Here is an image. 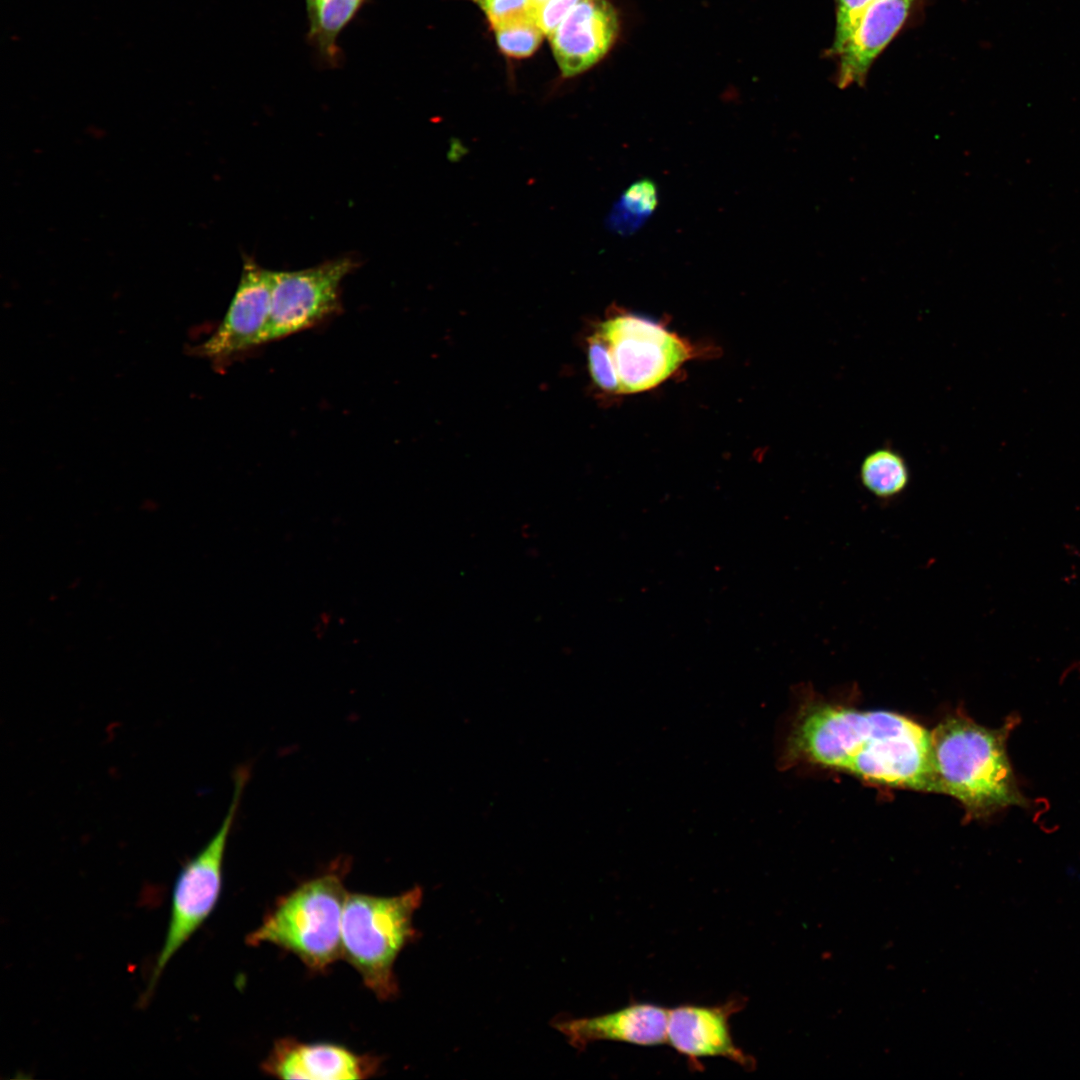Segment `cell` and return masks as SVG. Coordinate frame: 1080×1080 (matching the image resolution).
<instances>
[{
    "instance_id": "21",
    "label": "cell",
    "mask_w": 1080,
    "mask_h": 1080,
    "mask_svg": "<svg viewBox=\"0 0 1080 1080\" xmlns=\"http://www.w3.org/2000/svg\"><path fill=\"white\" fill-rule=\"evenodd\" d=\"M581 0H545L537 13V24L544 35L549 37L568 13Z\"/></svg>"
},
{
    "instance_id": "3",
    "label": "cell",
    "mask_w": 1080,
    "mask_h": 1080,
    "mask_svg": "<svg viewBox=\"0 0 1080 1080\" xmlns=\"http://www.w3.org/2000/svg\"><path fill=\"white\" fill-rule=\"evenodd\" d=\"M349 870V859L337 858L325 871L279 897L248 934V945H274L312 971L327 970L342 958V916L348 895L344 882Z\"/></svg>"
},
{
    "instance_id": "5",
    "label": "cell",
    "mask_w": 1080,
    "mask_h": 1080,
    "mask_svg": "<svg viewBox=\"0 0 1080 1080\" xmlns=\"http://www.w3.org/2000/svg\"><path fill=\"white\" fill-rule=\"evenodd\" d=\"M250 777L247 765L233 774L234 789L221 826L206 846L186 862L175 880L167 933L156 960L146 994L150 995L165 966L213 912L222 888V870L228 837Z\"/></svg>"
},
{
    "instance_id": "18",
    "label": "cell",
    "mask_w": 1080,
    "mask_h": 1080,
    "mask_svg": "<svg viewBox=\"0 0 1080 1080\" xmlns=\"http://www.w3.org/2000/svg\"><path fill=\"white\" fill-rule=\"evenodd\" d=\"M587 358L592 380L600 390L619 394V381L609 347L598 331L588 339Z\"/></svg>"
},
{
    "instance_id": "16",
    "label": "cell",
    "mask_w": 1080,
    "mask_h": 1080,
    "mask_svg": "<svg viewBox=\"0 0 1080 1080\" xmlns=\"http://www.w3.org/2000/svg\"><path fill=\"white\" fill-rule=\"evenodd\" d=\"M658 204V190L650 179L632 183L612 206L606 220L611 232L630 236L653 214Z\"/></svg>"
},
{
    "instance_id": "13",
    "label": "cell",
    "mask_w": 1080,
    "mask_h": 1080,
    "mask_svg": "<svg viewBox=\"0 0 1080 1080\" xmlns=\"http://www.w3.org/2000/svg\"><path fill=\"white\" fill-rule=\"evenodd\" d=\"M668 1009L652 1003L634 1002L610 1013L554 1024L577 1049L596 1041H615L639 1046L667 1042Z\"/></svg>"
},
{
    "instance_id": "2",
    "label": "cell",
    "mask_w": 1080,
    "mask_h": 1080,
    "mask_svg": "<svg viewBox=\"0 0 1080 1080\" xmlns=\"http://www.w3.org/2000/svg\"><path fill=\"white\" fill-rule=\"evenodd\" d=\"M1017 721L1009 717L1002 726L989 728L957 712L931 730L937 793L958 800L969 818L1028 804L1007 754V740Z\"/></svg>"
},
{
    "instance_id": "17",
    "label": "cell",
    "mask_w": 1080,
    "mask_h": 1080,
    "mask_svg": "<svg viewBox=\"0 0 1080 1080\" xmlns=\"http://www.w3.org/2000/svg\"><path fill=\"white\" fill-rule=\"evenodd\" d=\"M494 29L499 49L509 57L523 58L535 52L544 36L535 19L509 22Z\"/></svg>"
},
{
    "instance_id": "8",
    "label": "cell",
    "mask_w": 1080,
    "mask_h": 1080,
    "mask_svg": "<svg viewBox=\"0 0 1080 1080\" xmlns=\"http://www.w3.org/2000/svg\"><path fill=\"white\" fill-rule=\"evenodd\" d=\"M744 1006L745 999L735 997L717 1005L668 1009L667 1043L695 1070L703 1069L702 1058L723 1057L751 1071L756 1061L735 1044L730 1029V1018Z\"/></svg>"
},
{
    "instance_id": "11",
    "label": "cell",
    "mask_w": 1080,
    "mask_h": 1080,
    "mask_svg": "<svg viewBox=\"0 0 1080 1080\" xmlns=\"http://www.w3.org/2000/svg\"><path fill=\"white\" fill-rule=\"evenodd\" d=\"M619 20L607 0H581L548 37L563 78L593 67L616 40Z\"/></svg>"
},
{
    "instance_id": "22",
    "label": "cell",
    "mask_w": 1080,
    "mask_h": 1080,
    "mask_svg": "<svg viewBox=\"0 0 1080 1080\" xmlns=\"http://www.w3.org/2000/svg\"><path fill=\"white\" fill-rule=\"evenodd\" d=\"M317 2H318V0H305V4H306V11H307L308 19H309V18H310V17L312 16V14L314 13V10H315V7H316V4H317Z\"/></svg>"
},
{
    "instance_id": "1",
    "label": "cell",
    "mask_w": 1080,
    "mask_h": 1080,
    "mask_svg": "<svg viewBox=\"0 0 1080 1080\" xmlns=\"http://www.w3.org/2000/svg\"><path fill=\"white\" fill-rule=\"evenodd\" d=\"M777 766L812 765L873 784L937 793L931 731L890 711H861L799 689Z\"/></svg>"
},
{
    "instance_id": "12",
    "label": "cell",
    "mask_w": 1080,
    "mask_h": 1080,
    "mask_svg": "<svg viewBox=\"0 0 1080 1080\" xmlns=\"http://www.w3.org/2000/svg\"><path fill=\"white\" fill-rule=\"evenodd\" d=\"M919 0H875L858 16L848 37L832 56L838 88L863 87L875 59L899 33Z\"/></svg>"
},
{
    "instance_id": "23",
    "label": "cell",
    "mask_w": 1080,
    "mask_h": 1080,
    "mask_svg": "<svg viewBox=\"0 0 1080 1080\" xmlns=\"http://www.w3.org/2000/svg\"><path fill=\"white\" fill-rule=\"evenodd\" d=\"M535 1H536V2H537V3L539 4V6H540V4H541V3H543V2L545 1V0H535Z\"/></svg>"
},
{
    "instance_id": "6",
    "label": "cell",
    "mask_w": 1080,
    "mask_h": 1080,
    "mask_svg": "<svg viewBox=\"0 0 1080 1080\" xmlns=\"http://www.w3.org/2000/svg\"><path fill=\"white\" fill-rule=\"evenodd\" d=\"M597 331L608 344L620 394L655 388L702 352L663 324L631 312L614 313Z\"/></svg>"
},
{
    "instance_id": "7",
    "label": "cell",
    "mask_w": 1080,
    "mask_h": 1080,
    "mask_svg": "<svg viewBox=\"0 0 1080 1080\" xmlns=\"http://www.w3.org/2000/svg\"><path fill=\"white\" fill-rule=\"evenodd\" d=\"M340 257L295 271H273L270 315L261 345L312 328L341 310L342 281L355 269Z\"/></svg>"
},
{
    "instance_id": "19",
    "label": "cell",
    "mask_w": 1080,
    "mask_h": 1080,
    "mask_svg": "<svg viewBox=\"0 0 1080 1080\" xmlns=\"http://www.w3.org/2000/svg\"><path fill=\"white\" fill-rule=\"evenodd\" d=\"M485 13L492 28L522 20L535 19L539 4L535 0H473Z\"/></svg>"
},
{
    "instance_id": "14",
    "label": "cell",
    "mask_w": 1080,
    "mask_h": 1080,
    "mask_svg": "<svg viewBox=\"0 0 1080 1080\" xmlns=\"http://www.w3.org/2000/svg\"><path fill=\"white\" fill-rule=\"evenodd\" d=\"M862 486L880 502H891L902 496L911 480L905 457L894 447L885 444L870 451L859 467Z\"/></svg>"
},
{
    "instance_id": "10",
    "label": "cell",
    "mask_w": 1080,
    "mask_h": 1080,
    "mask_svg": "<svg viewBox=\"0 0 1080 1080\" xmlns=\"http://www.w3.org/2000/svg\"><path fill=\"white\" fill-rule=\"evenodd\" d=\"M381 1059L358 1054L342 1045L307 1043L293 1038L274 1042L262 1063V1070L281 1079L344 1080L366 1079L377 1074Z\"/></svg>"
},
{
    "instance_id": "4",
    "label": "cell",
    "mask_w": 1080,
    "mask_h": 1080,
    "mask_svg": "<svg viewBox=\"0 0 1080 1080\" xmlns=\"http://www.w3.org/2000/svg\"><path fill=\"white\" fill-rule=\"evenodd\" d=\"M422 897L420 887L395 896L347 895L341 927L342 959L379 1000H392L399 993L394 964L417 936L413 915Z\"/></svg>"
},
{
    "instance_id": "9",
    "label": "cell",
    "mask_w": 1080,
    "mask_h": 1080,
    "mask_svg": "<svg viewBox=\"0 0 1080 1080\" xmlns=\"http://www.w3.org/2000/svg\"><path fill=\"white\" fill-rule=\"evenodd\" d=\"M272 272L245 258L230 306L215 332L199 346V354L227 360L261 345L270 315Z\"/></svg>"
},
{
    "instance_id": "15",
    "label": "cell",
    "mask_w": 1080,
    "mask_h": 1080,
    "mask_svg": "<svg viewBox=\"0 0 1080 1080\" xmlns=\"http://www.w3.org/2000/svg\"><path fill=\"white\" fill-rule=\"evenodd\" d=\"M365 0H318L309 18L308 39L320 59L332 66L342 58L338 37L352 21Z\"/></svg>"
},
{
    "instance_id": "20",
    "label": "cell",
    "mask_w": 1080,
    "mask_h": 1080,
    "mask_svg": "<svg viewBox=\"0 0 1080 1080\" xmlns=\"http://www.w3.org/2000/svg\"><path fill=\"white\" fill-rule=\"evenodd\" d=\"M875 0H834L835 28L831 46L826 55L832 57L848 37L861 12Z\"/></svg>"
}]
</instances>
